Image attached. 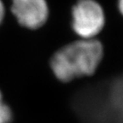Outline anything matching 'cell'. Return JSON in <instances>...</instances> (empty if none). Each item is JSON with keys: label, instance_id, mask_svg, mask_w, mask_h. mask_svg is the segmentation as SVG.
<instances>
[{"label": "cell", "instance_id": "3", "mask_svg": "<svg viewBox=\"0 0 123 123\" xmlns=\"http://www.w3.org/2000/svg\"><path fill=\"white\" fill-rule=\"evenodd\" d=\"M9 12L20 27L30 31L42 28L50 15L47 0H10Z\"/></svg>", "mask_w": 123, "mask_h": 123}, {"label": "cell", "instance_id": "5", "mask_svg": "<svg viewBox=\"0 0 123 123\" xmlns=\"http://www.w3.org/2000/svg\"><path fill=\"white\" fill-rule=\"evenodd\" d=\"M7 15V7L3 0H0V27L4 22Z\"/></svg>", "mask_w": 123, "mask_h": 123}, {"label": "cell", "instance_id": "1", "mask_svg": "<svg viewBox=\"0 0 123 123\" xmlns=\"http://www.w3.org/2000/svg\"><path fill=\"white\" fill-rule=\"evenodd\" d=\"M104 57V46L98 39H74L54 52L49 61L56 80L68 84L92 76Z\"/></svg>", "mask_w": 123, "mask_h": 123}, {"label": "cell", "instance_id": "6", "mask_svg": "<svg viewBox=\"0 0 123 123\" xmlns=\"http://www.w3.org/2000/svg\"><path fill=\"white\" fill-rule=\"evenodd\" d=\"M118 7H119V10L121 11V13L123 15V0H119L118 1Z\"/></svg>", "mask_w": 123, "mask_h": 123}, {"label": "cell", "instance_id": "4", "mask_svg": "<svg viewBox=\"0 0 123 123\" xmlns=\"http://www.w3.org/2000/svg\"><path fill=\"white\" fill-rule=\"evenodd\" d=\"M13 112L10 106L6 103L4 97L0 90V123H11Z\"/></svg>", "mask_w": 123, "mask_h": 123}, {"label": "cell", "instance_id": "2", "mask_svg": "<svg viewBox=\"0 0 123 123\" xmlns=\"http://www.w3.org/2000/svg\"><path fill=\"white\" fill-rule=\"evenodd\" d=\"M105 15L96 0H76L70 10V27L81 39L95 38L103 30Z\"/></svg>", "mask_w": 123, "mask_h": 123}]
</instances>
